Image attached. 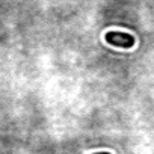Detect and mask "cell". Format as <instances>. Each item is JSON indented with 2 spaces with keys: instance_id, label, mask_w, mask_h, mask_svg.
<instances>
[{
  "instance_id": "obj_1",
  "label": "cell",
  "mask_w": 154,
  "mask_h": 154,
  "mask_svg": "<svg viewBox=\"0 0 154 154\" xmlns=\"http://www.w3.org/2000/svg\"><path fill=\"white\" fill-rule=\"evenodd\" d=\"M104 39L109 45L121 47V48H131L136 42L133 35L125 33V32H119V30H109L104 35Z\"/></svg>"
}]
</instances>
